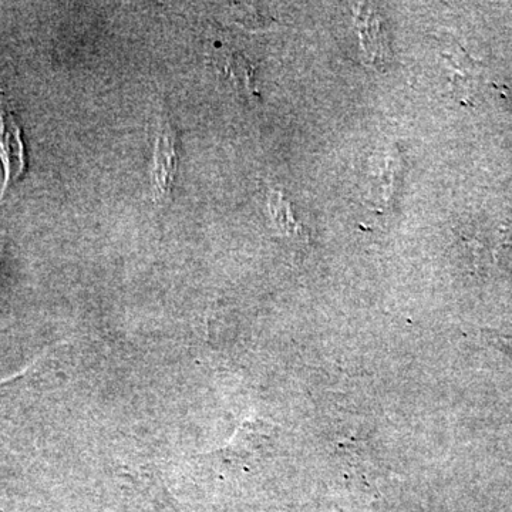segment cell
<instances>
[{
  "mask_svg": "<svg viewBox=\"0 0 512 512\" xmlns=\"http://www.w3.org/2000/svg\"><path fill=\"white\" fill-rule=\"evenodd\" d=\"M0 161L5 171V183L0 192V201H2L9 188L22 180L28 170L22 128L15 113L6 106L2 92H0Z\"/></svg>",
  "mask_w": 512,
  "mask_h": 512,
  "instance_id": "obj_1",
  "label": "cell"
},
{
  "mask_svg": "<svg viewBox=\"0 0 512 512\" xmlns=\"http://www.w3.org/2000/svg\"><path fill=\"white\" fill-rule=\"evenodd\" d=\"M156 131L151 185L156 201H167L171 197L178 173L177 131L171 121L160 117Z\"/></svg>",
  "mask_w": 512,
  "mask_h": 512,
  "instance_id": "obj_2",
  "label": "cell"
},
{
  "mask_svg": "<svg viewBox=\"0 0 512 512\" xmlns=\"http://www.w3.org/2000/svg\"><path fill=\"white\" fill-rule=\"evenodd\" d=\"M269 210H271L272 220L285 234L293 235L298 232L299 225L293 220L291 205L286 201L282 192H271V195H269Z\"/></svg>",
  "mask_w": 512,
  "mask_h": 512,
  "instance_id": "obj_3",
  "label": "cell"
}]
</instances>
